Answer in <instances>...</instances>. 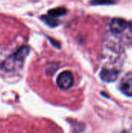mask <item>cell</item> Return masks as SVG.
I'll return each instance as SVG.
<instances>
[{"mask_svg":"<svg viewBox=\"0 0 132 133\" xmlns=\"http://www.w3.org/2000/svg\"><path fill=\"white\" fill-rule=\"evenodd\" d=\"M67 12V10L65 8L62 7H58V8H54L53 9H51L48 11V15L52 16V17H58V16H61L65 15Z\"/></svg>","mask_w":132,"mask_h":133,"instance_id":"5","label":"cell"},{"mask_svg":"<svg viewBox=\"0 0 132 133\" xmlns=\"http://www.w3.org/2000/svg\"><path fill=\"white\" fill-rule=\"evenodd\" d=\"M121 90L125 95L132 97V79H129L123 83Z\"/></svg>","mask_w":132,"mask_h":133,"instance_id":"6","label":"cell"},{"mask_svg":"<svg viewBox=\"0 0 132 133\" xmlns=\"http://www.w3.org/2000/svg\"><path fill=\"white\" fill-rule=\"evenodd\" d=\"M128 23L121 18H114L110 23V30L115 34H120L126 30Z\"/></svg>","mask_w":132,"mask_h":133,"instance_id":"3","label":"cell"},{"mask_svg":"<svg viewBox=\"0 0 132 133\" xmlns=\"http://www.w3.org/2000/svg\"><path fill=\"white\" fill-rule=\"evenodd\" d=\"M74 83V77L71 72L65 71L59 74L57 79V84L62 90L69 89Z\"/></svg>","mask_w":132,"mask_h":133,"instance_id":"2","label":"cell"},{"mask_svg":"<svg viewBox=\"0 0 132 133\" xmlns=\"http://www.w3.org/2000/svg\"><path fill=\"white\" fill-rule=\"evenodd\" d=\"M41 19L44 20V22L47 25H48L51 27H55L59 24V23L58 22V20L54 17H52L49 15L43 16H41Z\"/></svg>","mask_w":132,"mask_h":133,"instance_id":"7","label":"cell"},{"mask_svg":"<svg viewBox=\"0 0 132 133\" xmlns=\"http://www.w3.org/2000/svg\"><path fill=\"white\" fill-rule=\"evenodd\" d=\"M118 75L119 73L117 71L109 69H103L100 72V77L102 80L107 83L114 82L117 79Z\"/></svg>","mask_w":132,"mask_h":133,"instance_id":"4","label":"cell"},{"mask_svg":"<svg viewBox=\"0 0 132 133\" xmlns=\"http://www.w3.org/2000/svg\"><path fill=\"white\" fill-rule=\"evenodd\" d=\"M114 3L111 0H92L91 4L93 5H107V4H112Z\"/></svg>","mask_w":132,"mask_h":133,"instance_id":"8","label":"cell"},{"mask_svg":"<svg viewBox=\"0 0 132 133\" xmlns=\"http://www.w3.org/2000/svg\"><path fill=\"white\" fill-rule=\"evenodd\" d=\"M30 50V48L27 46L21 47L17 51L10 55L2 62V69L7 72H11L19 69L20 66H22L26 57L28 55Z\"/></svg>","mask_w":132,"mask_h":133,"instance_id":"1","label":"cell"}]
</instances>
